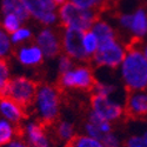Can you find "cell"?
<instances>
[{
	"mask_svg": "<svg viewBox=\"0 0 147 147\" xmlns=\"http://www.w3.org/2000/svg\"><path fill=\"white\" fill-rule=\"evenodd\" d=\"M0 17H1V14H0Z\"/></svg>",
	"mask_w": 147,
	"mask_h": 147,
	"instance_id": "obj_37",
	"label": "cell"
},
{
	"mask_svg": "<svg viewBox=\"0 0 147 147\" xmlns=\"http://www.w3.org/2000/svg\"><path fill=\"white\" fill-rule=\"evenodd\" d=\"M112 131L113 124L92 112H88L86 119L82 122V133L99 140H102L106 134Z\"/></svg>",
	"mask_w": 147,
	"mask_h": 147,
	"instance_id": "obj_15",
	"label": "cell"
},
{
	"mask_svg": "<svg viewBox=\"0 0 147 147\" xmlns=\"http://www.w3.org/2000/svg\"><path fill=\"white\" fill-rule=\"evenodd\" d=\"M20 136L30 147H55L47 132L46 125L35 118L26 119L20 125Z\"/></svg>",
	"mask_w": 147,
	"mask_h": 147,
	"instance_id": "obj_10",
	"label": "cell"
},
{
	"mask_svg": "<svg viewBox=\"0 0 147 147\" xmlns=\"http://www.w3.org/2000/svg\"><path fill=\"white\" fill-rule=\"evenodd\" d=\"M101 141L104 142L105 147H122L124 146V140H122L121 137L114 131L106 134Z\"/></svg>",
	"mask_w": 147,
	"mask_h": 147,
	"instance_id": "obj_30",
	"label": "cell"
},
{
	"mask_svg": "<svg viewBox=\"0 0 147 147\" xmlns=\"http://www.w3.org/2000/svg\"><path fill=\"white\" fill-rule=\"evenodd\" d=\"M122 147H147V142L141 134H131L124 140Z\"/></svg>",
	"mask_w": 147,
	"mask_h": 147,
	"instance_id": "obj_31",
	"label": "cell"
},
{
	"mask_svg": "<svg viewBox=\"0 0 147 147\" xmlns=\"http://www.w3.org/2000/svg\"><path fill=\"white\" fill-rule=\"evenodd\" d=\"M126 115L133 119L147 118V90L128 91L124 99Z\"/></svg>",
	"mask_w": 147,
	"mask_h": 147,
	"instance_id": "obj_14",
	"label": "cell"
},
{
	"mask_svg": "<svg viewBox=\"0 0 147 147\" xmlns=\"http://www.w3.org/2000/svg\"><path fill=\"white\" fill-rule=\"evenodd\" d=\"M65 147H105L104 142L99 139L88 137L86 134L80 133Z\"/></svg>",
	"mask_w": 147,
	"mask_h": 147,
	"instance_id": "obj_26",
	"label": "cell"
},
{
	"mask_svg": "<svg viewBox=\"0 0 147 147\" xmlns=\"http://www.w3.org/2000/svg\"><path fill=\"white\" fill-rule=\"evenodd\" d=\"M52 1H54V3H55L58 6H60L61 4H64V3L66 1V0H52Z\"/></svg>",
	"mask_w": 147,
	"mask_h": 147,
	"instance_id": "obj_34",
	"label": "cell"
},
{
	"mask_svg": "<svg viewBox=\"0 0 147 147\" xmlns=\"http://www.w3.org/2000/svg\"><path fill=\"white\" fill-rule=\"evenodd\" d=\"M119 86L117 84L107 80H96L92 88V93L99 95H107V96H118L119 94Z\"/></svg>",
	"mask_w": 147,
	"mask_h": 147,
	"instance_id": "obj_22",
	"label": "cell"
},
{
	"mask_svg": "<svg viewBox=\"0 0 147 147\" xmlns=\"http://www.w3.org/2000/svg\"><path fill=\"white\" fill-rule=\"evenodd\" d=\"M117 72L126 92L147 90V58L139 42H128L126 54Z\"/></svg>",
	"mask_w": 147,
	"mask_h": 147,
	"instance_id": "obj_1",
	"label": "cell"
},
{
	"mask_svg": "<svg viewBox=\"0 0 147 147\" xmlns=\"http://www.w3.org/2000/svg\"><path fill=\"white\" fill-rule=\"evenodd\" d=\"M140 44V47H141V51H142V53L145 54V57L147 58V39L146 40H144V41H141V42H139Z\"/></svg>",
	"mask_w": 147,
	"mask_h": 147,
	"instance_id": "obj_33",
	"label": "cell"
},
{
	"mask_svg": "<svg viewBox=\"0 0 147 147\" xmlns=\"http://www.w3.org/2000/svg\"><path fill=\"white\" fill-rule=\"evenodd\" d=\"M33 41L41 48L46 59H55L60 53H63L61 32H59L55 26H41L35 32Z\"/></svg>",
	"mask_w": 147,
	"mask_h": 147,
	"instance_id": "obj_11",
	"label": "cell"
},
{
	"mask_svg": "<svg viewBox=\"0 0 147 147\" xmlns=\"http://www.w3.org/2000/svg\"><path fill=\"white\" fill-rule=\"evenodd\" d=\"M66 1H69L72 4H74L76 6L81 7V8L93 9L96 12L99 9H101L106 4L105 0H66Z\"/></svg>",
	"mask_w": 147,
	"mask_h": 147,
	"instance_id": "obj_29",
	"label": "cell"
},
{
	"mask_svg": "<svg viewBox=\"0 0 147 147\" xmlns=\"http://www.w3.org/2000/svg\"><path fill=\"white\" fill-rule=\"evenodd\" d=\"M98 36L100 41H106V40H112L115 38H119V30L117 28V26H114L113 24L105 19V18H99L94 21L93 26L91 28Z\"/></svg>",
	"mask_w": 147,
	"mask_h": 147,
	"instance_id": "obj_18",
	"label": "cell"
},
{
	"mask_svg": "<svg viewBox=\"0 0 147 147\" xmlns=\"http://www.w3.org/2000/svg\"><path fill=\"white\" fill-rule=\"evenodd\" d=\"M77 63L72 58H69L67 54L65 53H60L57 58H55V69L58 72V74H63V73L67 72L68 69H71Z\"/></svg>",
	"mask_w": 147,
	"mask_h": 147,
	"instance_id": "obj_28",
	"label": "cell"
},
{
	"mask_svg": "<svg viewBox=\"0 0 147 147\" xmlns=\"http://www.w3.org/2000/svg\"><path fill=\"white\" fill-rule=\"evenodd\" d=\"M14 50L16 46L12 42L11 33L0 26V58L8 60L11 57H13Z\"/></svg>",
	"mask_w": 147,
	"mask_h": 147,
	"instance_id": "obj_23",
	"label": "cell"
},
{
	"mask_svg": "<svg viewBox=\"0 0 147 147\" xmlns=\"http://www.w3.org/2000/svg\"><path fill=\"white\" fill-rule=\"evenodd\" d=\"M141 136L144 137V139H145V140H146V142H147V128L141 133Z\"/></svg>",
	"mask_w": 147,
	"mask_h": 147,
	"instance_id": "obj_35",
	"label": "cell"
},
{
	"mask_svg": "<svg viewBox=\"0 0 147 147\" xmlns=\"http://www.w3.org/2000/svg\"><path fill=\"white\" fill-rule=\"evenodd\" d=\"M90 112L99 115L111 124L119 122L126 115L124 100H120L118 96L99 95L94 93H92L90 98Z\"/></svg>",
	"mask_w": 147,
	"mask_h": 147,
	"instance_id": "obj_7",
	"label": "cell"
},
{
	"mask_svg": "<svg viewBox=\"0 0 147 147\" xmlns=\"http://www.w3.org/2000/svg\"><path fill=\"white\" fill-rule=\"evenodd\" d=\"M12 69L7 59L0 58V95H4L9 80L12 79Z\"/></svg>",
	"mask_w": 147,
	"mask_h": 147,
	"instance_id": "obj_27",
	"label": "cell"
},
{
	"mask_svg": "<svg viewBox=\"0 0 147 147\" xmlns=\"http://www.w3.org/2000/svg\"><path fill=\"white\" fill-rule=\"evenodd\" d=\"M13 57L21 67L28 69L40 67L46 60V57L41 51V48L34 41L16 47Z\"/></svg>",
	"mask_w": 147,
	"mask_h": 147,
	"instance_id": "obj_13",
	"label": "cell"
},
{
	"mask_svg": "<svg viewBox=\"0 0 147 147\" xmlns=\"http://www.w3.org/2000/svg\"><path fill=\"white\" fill-rule=\"evenodd\" d=\"M26 115V108L24 106L6 95H0V117L1 118L20 126L27 119Z\"/></svg>",
	"mask_w": 147,
	"mask_h": 147,
	"instance_id": "obj_16",
	"label": "cell"
},
{
	"mask_svg": "<svg viewBox=\"0 0 147 147\" xmlns=\"http://www.w3.org/2000/svg\"><path fill=\"white\" fill-rule=\"evenodd\" d=\"M128 44L120 36L112 40L100 41L96 53L92 57V64L102 69H117L124 59Z\"/></svg>",
	"mask_w": 147,
	"mask_h": 147,
	"instance_id": "obj_6",
	"label": "cell"
},
{
	"mask_svg": "<svg viewBox=\"0 0 147 147\" xmlns=\"http://www.w3.org/2000/svg\"><path fill=\"white\" fill-rule=\"evenodd\" d=\"M59 24L63 28H74L79 31H88L98 19V12L85 9L76 6L69 1H65L59 6Z\"/></svg>",
	"mask_w": 147,
	"mask_h": 147,
	"instance_id": "obj_5",
	"label": "cell"
},
{
	"mask_svg": "<svg viewBox=\"0 0 147 147\" xmlns=\"http://www.w3.org/2000/svg\"><path fill=\"white\" fill-rule=\"evenodd\" d=\"M99 39L92 30L85 31L82 33V46L90 59H92V57L96 53L98 48H99Z\"/></svg>",
	"mask_w": 147,
	"mask_h": 147,
	"instance_id": "obj_24",
	"label": "cell"
},
{
	"mask_svg": "<svg viewBox=\"0 0 147 147\" xmlns=\"http://www.w3.org/2000/svg\"><path fill=\"white\" fill-rule=\"evenodd\" d=\"M0 147H30L28 144L25 141V139H24L21 136H18L17 138H14L13 140H11L9 142L0 146Z\"/></svg>",
	"mask_w": 147,
	"mask_h": 147,
	"instance_id": "obj_32",
	"label": "cell"
},
{
	"mask_svg": "<svg viewBox=\"0 0 147 147\" xmlns=\"http://www.w3.org/2000/svg\"><path fill=\"white\" fill-rule=\"evenodd\" d=\"M24 24H26V22L18 14H14V13H5V14H1V17H0V26L4 30H6L8 33L14 32L20 26H22Z\"/></svg>",
	"mask_w": 147,
	"mask_h": 147,
	"instance_id": "obj_25",
	"label": "cell"
},
{
	"mask_svg": "<svg viewBox=\"0 0 147 147\" xmlns=\"http://www.w3.org/2000/svg\"><path fill=\"white\" fill-rule=\"evenodd\" d=\"M53 126V134L55 139L64 144L65 146L68 145L73 139L77 137V126L76 124L69 119H58Z\"/></svg>",
	"mask_w": 147,
	"mask_h": 147,
	"instance_id": "obj_17",
	"label": "cell"
},
{
	"mask_svg": "<svg viewBox=\"0 0 147 147\" xmlns=\"http://www.w3.org/2000/svg\"><path fill=\"white\" fill-rule=\"evenodd\" d=\"M31 108L36 120L46 126L53 125L63 109L61 88L51 82H40Z\"/></svg>",
	"mask_w": 147,
	"mask_h": 147,
	"instance_id": "obj_2",
	"label": "cell"
},
{
	"mask_svg": "<svg viewBox=\"0 0 147 147\" xmlns=\"http://www.w3.org/2000/svg\"><path fill=\"white\" fill-rule=\"evenodd\" d=\"M82 31L74 28H63L61 31V51L76 63H87L88 55L82 46Z\"/></svg>",
	"mask_w": 147,
	"mask_h": 147,
	"instance_id": "obj_12",
	"label": "cell"
},
{
	"mask_svg": "<svg viewBox=\"0 0 147 147\" xmlns=\"http://www.w3.org/2000/svg\"><path fill=\"white\" fill-rule=\"evenodd\" d=\"M5 13L18 14L25 22L30 20L24 0H0V14Z\"/></svg>",
	"mask_w": 147,
	"mask_h": 147,
	"instance_id": "obj_19",
	"label": "cell"
},
{
	"mask_svg": "<svg viewBox=\"0 0 147 147\" xmlns=\"http://www.w3.org/2000/svg\"><path fill=\"white\" fill-rule=\"evenodd\" d=\"M20 136V126L0 117V146Z\"/></svg>",
	"mask_w": 147,
	"mask_h": 147,
	"instance_id": "obj_20",
	"label": "cell"
},
{
	"mask_svg": "<svg viewBox=\"0 0 147 147\" xmlns=\"http://www.w3.org/2000/svg\"><path fill=\"white\" fill-rule=\"evenodd\" d=\"M105 1H106V4H107V3H113V1H115V0H105Z\"/></svg>",
	"mask_w": 147,
	"mask_h": 147,
	"instance_id": "obj_36",
	"label": "cell"
},
{
	"mask_svg": "<svg viewBox=\"0 0 147 147\" xmlns=\"http://www.w3.org/2000/svg\"><path fill=\"white\" fill-rule=\"evenodd\" d=\"M117 28L124 33L129 42H141L147 39V5H140L132 11L118 13Z\"/></svg>",
	"mask_w": 147,
	"mask_h": 147,
	"instance_id": "obj_3",
	"label": "cell"
},
{
	"mask_svg": "<svg viewBox=\"0 0 147 147\" xmlns=\"http://www.w3.org/2000/svg\"><path fill=\"white\" fill-rule=\"evenodd\" d=\"M96 81L94 69L87 63H77L67 72L59 74L58 86L64 91L88 92Z\"/></svg>",
	"mask_w": 147,
	"mask_h": 147,
	"instance_id": "obj_4",
	"label": "cell"
},
{
	"mask_svg": "<svg viewBox=\"0 0 147 147\" xmlns=\"http://www.w3.org/2000/svg\"><path fill=\"white\" fill-rule=\"evenodd\" d=\"M30 19L40 26H57L59 6L52 0H24Z\"/></svg>",
	"mask_w": 147,
	"mask_h": 147,
	"instance_id": "obj_9",
	"label": "cell"
},
{
	"mask_svg": "<svg viewBox=\"0 0 147 147\" xmlns=\"http://www.w3.org/2000/svg\"><path fill=\"white\" fill-rule=\"evenodd\" d=\"M38 82L33 78L25 74L13 76L9 80L4 95L13 99L26 109L32 106L34 96L38 90Z\"/></svg>",
	"mask_w": 147,
	"mask_h": 147,
	"instance_id": "obj_8",
	"label": "cell"
},
{
	"mask_svg": "<svg viewBox=\"0 0 147 147\" xmlns=\"http://www.w3.org/2000/svg\"><path fill=\"white\" fill-rule=\"evenodd\" d=\"M34 35H35V32L33 31V28L30 27L28 25H26V24H24L18 30L11 33V39H12L13 45L16 47H18L24 44L32 42L34 40Z\"/></svg>",
	"mask_w": 147,
	"mask_h": 147,
	"instance_id": "obj_21",
	"label": "cell"
}]
</instances>
